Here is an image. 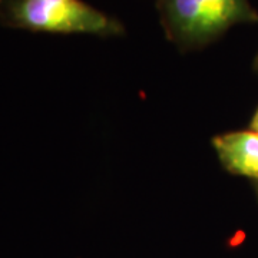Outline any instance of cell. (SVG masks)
I'll return each mask as SVG.
<instances>
[{"label": "cell", "mask_w": 258, "mask_h": 258, "mask_svg": "<svg viewBox=\"0 0 258 258\" xmlns=\"http://www.w3.org/2000/svg\"><path fill=\"white\" fill-rule=\"evenodd\" d=\"M251 131H254V132H257L258 134V109L257 112L254 113L252 120H251Z\"/></svg>", "instance_id": "obj_4"}, {"label": "cell", "mask_w": 258, "mask_h": 258, "mask_svg": "<svg viewBox=\"0 0 258 258\" xmlns=\"http://www.w3.org/2000/svg\"><path fill=\"white\" fill-rule=\"evenodd\" d=\"M254 68H255V71L258 72V55L257 57H255V62H254Z\"/></svg>", "instance_id": "obj_5"}, {"label": "cell", "mask_w": 258, "mask_h": 258, "mask_svg": "<svg viewBox=\"0 0 258 258\" xmlns=\"http://www.w3.org/2000/svg\"><path fill=\"white\" fill-rule=\"evenodd\" d=\"M166 39L179 50L201 49L238 23H258L248 0H157Z\"/></svg>", "instance_id": "obj_2"}, {"label": "cell", "mask_w": 258, "mask_h": 258, "mask_svg": "<svg viewBox=\"0 0 258 258\" xmlns=\"http://www.w3.org/2000/svg\"><path fill=\"white\" fill-rule=\"evenodd\" d=\"M222 166L234 175L248 176L258 182V134L238 131L212 139Z\"/></svg>", "instance_id": "obj_3"}, {"label": "cell", "mask_w": 258, "mask_h": 258, "mask_svg": "<svg viewBox=\"0 0 258 258\" xmlns=\"http://www.w3.org/2000/svg\"><path fill=\"white\" fill-rule=\"evenodd\" d=\"M255 184H257V192H258V182H255Z\"/></svg>", "instance_id": "obj_6"}, {"label": "cell", "mask_w": 258, "mask_h": 258, "mask_svg": "<svg viewBox=\"0 0 258 258\" xmlns=\"http://www.w3.org/2000/svg\"><path fill=\"white\" fill-rule=\"evenodd\" d=\"M0 25L52 35L122 36L118 19L83 0H0Z\"/></svg>", "instance_id": "obj_1"}]
</instances>
